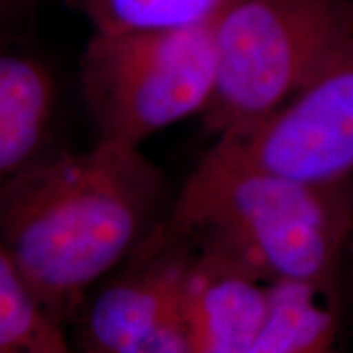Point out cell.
I'll return each instance as SVG.
<instances>
[{"label": "cell", "mask_w": 353, "mask_h": 353, "mask_svg": "<svg viewBox=\"0 0 353 353\" xmlns=\"http://www.w3.org/2000/svg\"><path fill=\"white\" fill-rule=\"evenodd\" d=\"M339 290L272 285L270 307L249 353H337Z\"/></svg>", "instance_id": "9"}, {"label": "cell", "mask_w": 353, "mask_h": 353, "mask_svg": "<svg viewBox=\"0 0 353 353\" xmlns=\"http://www.w3.org/2000/svg\"><path fill=\"white\" fill-rule=\"evenodd\" d=\"M59 110V77L50 61L25 39H0V188L57 151Z\"/></svg>", "instance_id": "8"}, {"label": "cell", "mask_w": 353, "mask_h": 353, "mask_svg": "<svg viewBox=\"0 0 353 353\" xmlns=\"http://www.w3.org/2000/svg\"><path fill=\"white\" fill-rule=\"evenodd\" d=\"M272 286L211 250L193 247L183 278L192 353H249L270 307Z\"/></svg>", "instance_id": "7"}, {"label": "cell", "mask_w": 353, "mask_h": 353, "mask_svg": "<svg viewBox=\"0 0 353 353\" xmlns=\"http://www.w3.org/2000/svg\"><path fill=\"white\" fill-rule=\"evenodd\" d=\"M214 74V23L94 32L79 61V85L97 143L143 148L165 128L201 114Z\"/></svg>", "instance_id": "4"}, {"label": "cell", "mask_w": 353, "mask_h": 353, "mask_svg": "<svg viewBox=\"0 0 353 353\" xmlns=\"http://www.w3.org/2000/svg\"><path fill=\"white\" fill-rule=\"evenodd\" d=\"M0 353H70L65 329L0 247Z\"/></svg>", "instance_id": "11"}, {"label": "cell", "mask_w": 353, "mask_h": 353, "mask_svg": "<svg viewBox=\"0 0 353 353\" xmlns=\"http://www.w3.org/2000/svg\"><path fill=\"white\" fill-rule=\"evenodd\" d=\"M193 245L156 231L87 294L65 327L70 353H192L183 278Z\"/></svg>", "instance_id": "6"}, {"label": "cell", "mask_w": 353, "mask_h": 353, "mask_svg": "<svg viewBox=\"0 0 353 353\" xmlns=\"http://www.w3.org/2000/svg\"><path fill=\"white\" fill-rule=\"evenodd\" d=\"M353 37L350 0H237L214 21L210 134L242 130L280 107Z\"/></svg>", "instance_id": "3"}, {"label": "cell", "mask_w": 353, "mask_h": 353, "mask_svg": "<svg viewBox=\"0 0 353 353\" xmlns=\"http://www.w3.org/2000/svg\"><path fill=\"white\" fill-rule=\"evenodd\" d=\"M211 148L237 164L314 185L353 182V37L280 107Z\"/></svg>", "instance_id": "5"}, {"label": "cell", "mask_w": 353, "mask_h": 353, "mask_svg": "<svg viewBox=\"0 0 353 353\" xmlns=\"http://www.w3.org/2000/svg\"><path fill=\"white\" fill-rule=\"evenodd\" d=\"M353 182L304 183L203 154L159 232L239 265L267 285L339 290Z\"/></svg>", "instance_id": "2"}, {"label": "cell", "mask_w": 353, "mask_h": 353, "mask_svg": "<svg viewBox=\"0 0 353 353\" xmlns=\"http://www.w3.org/2000/svg\"><path fill=\"white\" fill-rule=\"evenodd\" d=\"M41 0H0V39L21 41L32 32Z\"/></svg>", "instance_id": "12"}, {"label": "cell", "mask_w": 353, "mask_h": 353, "mask_svg": "<svg viewBox=\"0 0 353 353\" xmlns=\"http://www.w3.org/2000/svg\"><path fill=\"white\" fill-rule=\"evenodd\" d=\"M94 32L126 33L210 25L237 0H64Z\"/></svg>", "instance_id": "10"}, {"label": "cell", "mask_w": 353, "mask_h": 353, "mask_svg": "<svg viewBox=\"0 0 353 353\" xmlns=\"http://www.w3.org/2000/svg\"><path fill=\"white\" fill-rule=\"evenodd\" d=\"M347 260L350 263V273H352V283H353V216H352V228H350V237H348V249H347Z\"/></svg>", "instance_id": "13"}, {"label": "cell", "mask_w": 353, "mask_h": 353, "mask_svg": "<svg viewBox=\"0 0 353 353\" xmlns=\"http://www.w3.org/2000/svg\"><path fill=\"white\" fill-rule=\"evenodd\" d=\"M174 196L143 148L54 151L0 188V247L65 329L164 224Z\"/></svg>", "instance_id": "1"}]
</instances>
